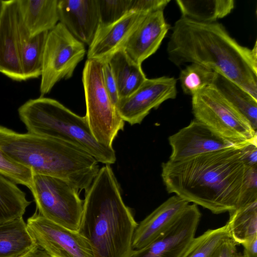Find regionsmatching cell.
I'll list each match as a JSON object with an SVG mask.
<instances>
[{"label": "cell", "mask_w": 257, "mask_h": 257, "mask_svg": "<svg viewBox=\"0 0 257 257\" xmlns=\"http://www.w3.org/2000/svg\"><path fill=\"white\" fill-rule=\"evenodd\" d=\"M169 60L177 66L196 63L220 74L257 99V42L240 44L218 22L201 23L182 17L171 28Z\"/></svg>", "instance_id": "6da1fadb"}, {"label": "cell", "mask_w": 257, "mask_h": 257, "mask_svg": "<svg viewBox=\"0 0 257 257\" xmlns=\"http://www.w3.org/2000/svg\"><path fill=\"white\" fill-rule=\"evenodd\" d=\"M247 168L240 148H229L179 162L168 160L162 164L161 176L169 193L218 214L239 206Z\"/></svg>", "instance_id": "7a4b0ae2"}, {"label": "cell", "mask_w": 257, "mask_h": 257, "mask_svg": "<svg viewBox=\"0 0 257 257\" xmlns=\"http://www.w3.org/2000/svg\"><path fill=\"white\" fill-rule=\"evenodd\" d=\"M109 165L101 168L85 191L78 232L90 244L94 257H129L138 223L124 204Z\"/></svg>", "instance_id": "3957f363"}, {"label": "cell", "mask_w": 257, "mask_h": 257, "mask_svg": "<svg viewBox=\"0 0 257 257\" xmlns=\"http://www.w3.org/2000/svg\"><path fill=\"white\" fill-rule=\"evenodd\" d=\"M0 149L33 174L64 180L78 191L89 188L100 169L93 157L73 145L1 125Z\"/></svg>", "instance_id": "277c9868"}, {"label": "cell", "mask_w": 257, "mask_h": 257, "mask_svg": "<svg viewBox=\"0 0 257 257\" xmlns=\"http://www.w3.org/2000/svg\"><path fill=\"white\" fill-rule=\"evenodd\" d=\"M18 111L28 133L69 143L89 154L98 163H115L114 149L97 142L86 117L75 114L57 100L44 96L30 99Z\"/></svg>", "instance_id": "5b68a950"}, {"label": "cell", "mask_w": 257, "mask_h": 257, "mask_svg": "<svg viewBox=\"0 0 257 257\" xmlns=\"http://www.w3.org/2000/svg\"><path fill=\"white\" fill-rule=\"evenodd\" d=\"M102 61L87 59L82 72L86 114L95 140L100 144L112 147V143L124 121L120 117L105 88Z\"/></svg>", "instance_id": "8992f818"}, {"label": "cell", "mask_w": 257, "mask_h": 257, "mask_svg": "<svg viewBox=\"0 0 257 257\" xmlns=\"http://www.w3.org/2000/svg\"><path fill=\"white\" fill-rule=\"evenodd\" d=\"M195 119L222 138L239 144L256 142V131L212 86L192 96Z\"/></svg>", "instance_id": "52a82bcc"}, {"label": "cell", "mask_w": 257, "mask_h": 257, "mask_svg": "<svg viewBox=\"0 0 257 257\" xmlns=\"http://www.w3.org/2000/svg\"><path fill=\"white\" fill-rule=\"evenodd\" d=\"M38 212L52 222L78 231L84 200L78 191L64 180L33 174L30 189Z\"/></svg>", "instance_id": "ba28073f"}, {"label": "cell", "mask_w": 257, "mask_h": 257, "mask_svg": "<svg viewBox=\"0 0 257 257\" xmlns=\"http://www.w3.org/2000/svg\"><path fill=\"white\" fill-rule=\"evenodd\" d=\"M85 54L84 44L58 22L48 32L45 44L40 97L49 93L62 79L70 78Z\"/></svg>", "instance_id": "9c48e42d"}, {"label": "cell", "mask_w": 257, "mask_h": 257, "mask_svg": "<svg viewBox=\"0 0 257 257\" xmlns=\"http://www.w3.org/2000/svg\"><path fill=\"white\" fill-rule=\"evenodd\" d=\"M26 223L37 246L53 257H94L90 244L78 231L52 222L37 209Z\"/></svg>", "instance_id": "30bf717a"}, {"label": "cell", "mask_w": 257, "mask_h": 257, "mask_svg": "<svg viewBox=\"0 0 257 257\" xmlns=\"http://www.w3.org/2000/svg\"><path fill=\"white\" fill-rule=\"evenodd\" d=\"M177 80L163 76L147 78L129 96L119 100L116 108L123 121L131 125L140 124L153 109L164 101L176 97Z\"/></svg>", "instance_id": "8fae6325"}, {"label": "cell", "mask_w": 257, "mask_h": 257, "mask_svg": "<svg viewBox=\"0 0 257 257\" xmlns=\"http://www.w3.org/2000/svg\"><path fill=\"white\" fill-rule=\"evenodd\" d=\"M201 216L197 205H188L169 228L129 257H181L195 237Z\"/></svg>", "instance_id": "7c38bea8"}, {"label": "cell", "mask_w": 257, "mask_h": 257, "mask_svg": "<svg viewBox=\"0 0 257 257\" xmlns=\"http://www.w3.org/2000/svg\"><path fill=\"white\" fill-rule=\"evenodd\" d=\"M168 140L172 149L169 160L172 162L229 148H241L247 144L226 140L195 118L189 125L170 136Z\"/></svg>", "instance_id": "4fadbf2b"}, {"label": "cell", "mask_w": 257, "mask_h": 257, "mask_svg": "<svg viewBox=\"0 0 257 257\" xmlns=\"http://www.w3.org/2000/svg\"><path fill=\"white\" fill-rule=\"evenodd\" d=\"M17 0H1L0 73L16 81H25L20 61Z\"/></svg>", "instance_id": "5bb4252c"}, {"label": "cell", "mask_w": 257, "mask_h": 257, "mask_svg": "<svg viewBox=\"0 0 257 257\" xmlns=\"http://www.w3.org/2000/svg\"><path fill=\"white\" fill-rule=\"evenodd\" d=\"M147 15L130 11L116 22L98 27L88 46L87 59L103 61L124 48L132 33Z\"/></svg>", "instance_id": "9a60e30c"}, {"label": "cell", "mask_w": 257, "mask_h": 257, "mask_svg": "<svg viewBox=\"0 0 257 257\" xmlns=\"http://www.w3.org/2000/svg\"><path fill=\"white\" fill-rule=\"evenodd\" d=\"M59 22L84 44L92 42L99 24L97 0H58Z\"/></svg>", "instance_id": "2e32d148"}, {"label": "cell", "mask_w": 257, "mask_h": 257, "mask_svg": "<svg viewBox=\"0 0 257 257\" xmlns=\"http://www.w3.org/2000/svg\"><path fill=\"white\" fill-rule=\"evenodd\" d=\"M170 29L164 11L151 13L134 31L123 49L135 62L142 65L158 50Z\"/></svg>", "instance_id": "e0dca14e"}, {"label": "cell", "mask_w": 257, "mask_h": 257, "mask_svg": "<svg viewBox=\"0 0 257 257\" xmlns=\"http://www.w3.org/2000/svg\"><path fill=\"white\" fill-rule=\"evenodd\" d=\"M189 203L175 195L156 208L138 224L132 239L133 250L145 247L165 231L177 220Z\"/></svg>", "instance_id": "ac0fdd59"}, {"label": "cell", "mask_w": 257, "mask_h": 257, "mask_svg": "<svg viewBox=\"0 0 257 257\" xmlns=\"http://www.w3.org/2000/svg\"><path fill=\"white\" fill-rule=\"evenodd\" d=\"M20 19L30 37L49 32L58 23V0H17Z\"/></svg>", "instance_id": "d6986e66"}, {"label": "cell", "mask_w": 257, "mask_h": 257, "mask_svg": "<svg viewBox=\"0 0 257 257\" xmlns=\"http://www.w3.org/2000/svg\"><path fill=\"white\" fill-rule=\"evenodd\" d=\"M104 60L110 66L116 83L119 100L133 93L147 79L141 65L135 62L123 48Z\"/></svg>", "instance_id": "ffe728a7"}, {"label": "cell", "mask_w": 257, "mask_h": 257, "mask_svg": "<svg viewBox=\"0 0 257 257\" xmlns=\"http://www.w3.org/2000/svg\"><path fill=\"white\" fill-rule=\"evenodd\" d=\"M37 246L23 217L0 224V257H23Z\"/></svg>", "instance_id": "44dd1931"}, {"label": "cell", "mask_w": 257, "mask_h": 257, "mask_svg": "<svg viewBox=\"0 0 257 257\" xmlns=\"http://www.w3.org/2000/svg\"><path fill=\"white\" fill-rule=\"evenodd\" d=\"M48 33L45 32L30 37L19 17V55L25 81L41 76L43 51Z\"/></svg>", "instance_id": "7402d4cb"}, {"label": "cell", "mask_w": 257, "mask_h": 257, "mask_svg": "<svg viewBox=\"0 0 257 257\" xmlns=\"http://www.w3.org/2000/svg\"><path fill=\"white\" fill-rule=\"evenodd\" d=\"M212 85L256 131L257 99L233 81L216 72Z\"/></svg>", "instance_id": "603a6c76"}, {"label": "cell", "mask_w": 257, "mask_h": 257, "mask_svg": "<svg viewBox=\"0 0 257 257\" xmlns=\"http://www.w3.org/2000/svg\"><path fill=\"white\" fill-rule=\"evenodd\" d=\"M181 16L201 23H213L228 15L234 0H176Z\"/></svg>", "instance_id": "cb8c5ba5"}, {"label": "cell", "mask_w": 257, "mask_h": 257, "mask_svg": "<svg viewBox=\"0 0 257 257\" xmlns=\"http://www.w3.org/2000/svg\"><path fill=\"white\" fill-rule=\"evenodd\" d=\"M229 214L226 224L237 245L257 236V200L239 206Z\"/></svg>", "instance_id": "d4e9b609"}, {"label": "cell", "mask_w": 257, "mask_h": 257, "mask_svg": "<svg viewBox=\"0 0 257 257\" xmlns=\"http://www.w3.org/2000/svg\"><path fill=\"white\" fill-rule=\"evenodd\" d=\"M31 203L17 184L0 174V224L23 217Z\"/></svg>", "instance_id": "484cf974"}, {"label": "cell", "mask_w": 257, "mask_h": 257, "mask_svg": "<svg viewBox=\"0 0 257 257\" xmlns=\"http://www.w3.org/2000/svg\"><path fill=\"white\" fill-rule=\"evenodd\" d=\"M230 238L226 224L208 229L194 237L181 257H212L218 246Z\"/></svg>", "instance_id": "4316f807"}, {"label": "cell", "mask_w": 257, "mask_h": 257, "mask_svg": "<svg viewBox=\"0 0 257 257\" xmlns=\"http://www.w3.org/2000/svg\"><path fill=\"white\" fill-rule=\"evenodd\" d=\"M215 72L202 65L190 63L180 72L179 79L185 94L192 96L212 85Z\"/></svg>", "instance_id": "83f0119b"}, {"label": "cell", "mask_w": 257, "mask_h": 257, "mask_svg": "<svg viewBox=\"0 0 257 257\" xmlns=\"http://www.w3.org/2000/svg\"><path fill=\"white\" fill-rule=\"evenodd\" d=\"M0 174L17 184L24 185L30 190L31 188L33 176L32 171L13 160L1 149Z\"/></svg>", "instance_id": "f1b7e54d"}, {"label": "cell", "mask_w": 257, "mask_h": 257, "mask_svg": "<svg viewBox=\"0 0 257 257\" xmlns=\"http://www.w3.org/2000/svg\"><path fill=\"white\" fill-rule=\"evenodd\" d=\"M99 24L98 27L112 24L130 11L132 0H97Z\"/></svg>", "instance_id": "f546056e"}, {"label": "cell", "mask_w": 257, "mask_h": 257, "mask_svg": "<svg viewBox=\"0 0 257 257\" xmlns=\"http://www.w3.org/2000/svg\"><path fill=\"white\" fill-rule=\"evenodd\" d=\"M256 200H257V166L247 168L244 190L239 206Z\"/></svg>", "instance_id": "4dcf8cb0"}, {"label": "cell", "mask_w": 257, "mask_h": 257, "mask_svg": "<svg viewBox=\"0 0 257 257\" xmlns=\"http://www.w3.org/2000/svg\"><path fill=\"white\" fill-rule=\"evenodd\" d=\"M170 2V0H132L130 11L149 14L163 10Z\"/></svg>", "instance_id": "1f68e13d"}, {"label": "cell", "mask_w": 257, "mask_h": 257, "mask_svg": "<svg viewBox=\"0 0 257 257\" xmlns=\"http://www.w3.org/2000/svg\"><path fill=\"white\" fill-rule=\"evenodd\" d=\"M103 82L106 91L114 104L116 105L119 100L117 87L108 62L102 61Z\"/></svg>", "instance_id": "d6a6232c"}, {"label": "cell", "mask_w": 257, "mask_h": 257, "mask_svg": "<svg viewBox=\"0 0 257 257\" xmlns=\"http://www.w3.org/2000/svg\"><path fill=\"white\" fill-rule=\"evenodd\" d=\"M236 244L229 238L224 241L216 249L212 257H244L238 251Z\"/></svg>", "instance_id": "836d02e7"}, {"label": "cell", "mask_w": 257, "mask_h": 257, "mask_svg": "<svg viewBox=\"0 0 257 257\" xmlns=\"http://www.w3.org/2000/svg\"><path fill=\"white\" fill-rule=\"evenodd\" d=\"M256 143H249L240 148L241 160L247 167L257 166Z\"/></svg>", "instance_id": "e575fe53"}, {"label": "cell", "mask_w": 257, "mask_h": 257, "mask_svg": "<svg viewBox=\"0 0 257 257\" xmlns=\"http://www.w3.org/2000/svg\"><path fill=\"white\" fill-rule=\"evenodd\" d=\"M244 257H257V236L242 244Z\"/></svg>", "instance_id": "d590c367"}, {"label": "cell", "mask_w": 257, "mask_h": 257, "mask_svg": "<svg viewBox=\"0 0 257 257\" xmlns=\"http://www.w3.org/2000/svg\"><path fill=\"white\" fill-rule=\"evenodd\" d=\"M23 257H53L38 246L29 251Z\"/></svg>", "instance_id": "8d00e7d4"}, {"label": "cell", "mask_w": 257, "mask_h": 257, "mask_svg": "<svg viewBox=\"0 0 257 257\" xmlns=\"http://www.w3.org/2000/svg\"><path fill=\"white\" fill-rule=\"evenodd\" d=\"M1 0H0V10H1Z\"/></svg>", "instance_id": "74e56055"}]
</instances>
